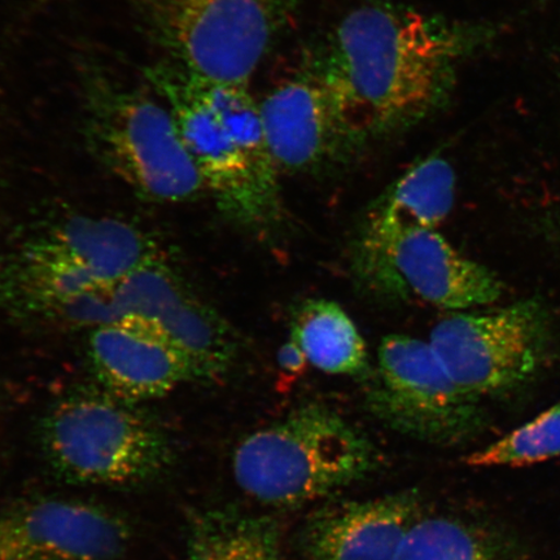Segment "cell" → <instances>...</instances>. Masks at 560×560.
Returning <instances> with one entry per match:
<instances>
[{
	"mask_svg": "<svg viewBox=\"0 0 560 560\" xmlns=\"http://www.w3.org/2000/svg\"><path fill=\"white\" fill-rule=\"evenodd\" d=\"M497 33L492 25L446 24L385 5L349 12L322 77L349 138L384 135L429 114L450 90L458 62Z\"/></svg>",
	"mask_w": 560,
	"mask_h": 560,
	"instance_id": "6da1fadb",
	"label": "cell"
},
{
	"mask_svg": "<svg viewBox=\"0 0 560 560\" xmlns=\"http://www.w3.org/2000/svg\"><path fill=\"white\" fill-rule=\"evenodd\" d=\"M147 77L222 212L252 231L275 225L280 172L248 88L215 85L177 66L152 68Z\"/></svg>",
	"mask_w": 560,
	"mask_h": 560,
	"instance_id": "7a4b0ae2",
	"label": "cell"
},
{
	"mask_svg": "<svg viewBox=\"0 0 560 560\" xmlns=\"http://www.w3.org/2000/svg\"><path fill=\"white\" fill-rule=\"evenodd\" d=\"M159 256L158 244L128 221L75 215L13 252L0 270V301L20 317L50 320L74 300Z\"/></svg>",
	"mask_w": 560,
	"mask_h": 560,
	"instance_id": "3957f363",
	"label": "cell"
},
{
	"mask_svg": "<svg viewBox=\"0 0 560 560\" xmlns=\"http://www.w3.org/2000/svg\"><path fill=\"white\" fill-rule=\"evenodd\" d=\"M380 466L371 440L348 420L307 405L236 447L237 486L265 505L295 508L366 479Z\"/></svg>",
	"mask_w": 560,
	"mask_h": 560,
	"instance_id": "277c9868",
	"label": "cell"
},
{
	"mask_svg": "<svg viewBox=\"0 0 560 560\" xmlns=\"http://www.w3.org/2000/svg\"><path fill=\"white\" fill-rule=\"evenodd\" d=\"M42 452L59 479L74 486L143 485L171 467L170 438L136 404L104 389L61 397L39 425Z\"/></svg>",
	"mask_w": 560,
	"mask_h": 560,
	"instance_id": "5b68a950",
	"label": "cell"
},
{
	"mask_svg": "<svg viewBox=\"0 0 560 560\" xmlns=\"http://www.w3.org/2000/svg\"><path fill=\"white\" fill-rule=\"evenodd\" d=\"M136 320L173 342L190 361L196 380L226 375L237 357V341L225 320L188 289L163 256L130 275L62 307L50 322L94 328Z\"/></svg>",
	"mask_w": 560,
	"mask_h": 560,
	"instance_id": "8992f818",
	"label": "cell"
},
{
	"mask_svg": "<svg viewBox=\"0 0 560 560\" xmlns=\"http://www.w3.org/2000/svg\"><path fill=\"white\" fill-rule=\"evenodd\" d=\"M174 66L215 85L248 88L282 30L290 0H132Z\"/></svg>",
	"mask_w": 560,
	"mask_h": 560,
	"instance_id": "52a82bcc",
	"label": "cell"
},
{
	"mask_svg": "<svg viewBox=\"0 0 560 560\" xmlns=\"http://www.w3.org/2000/svg\"><path fill=\"white\" fill-rule=\"evenodd\" d=\"M86 135L96 156L140 198L175 205L206 190L170 108L149 96L94 82L88 94Z\"/></svg>",
	"mask_w": 560,
	"mask_h": 560,
	"instance_id": "ba28073f",
	"label": "cell"
},
{
	"mask_svg": "<svg viewBox=\"0 0 560 560\" xmlns=\"http://www.w3.org/2000/svg\"><path fill=\"white\" fill-rule=\"evenodd\" d=\"M430 345L466 395L508 394L532 380L550 348V317L538 300L486 313H457L432 328Z\"/></svg>",
	"mask_w": 560,
	"mask_h": 560,
	"instance_id": "9c48e42d",
	"label": "cell"
},
{
	"mask_svg": "<svg viewBox=\"0 0 560 560\" xmlns=\"http://www.w3.org/2000/svg\"><path fill=\"white\" fill-rule=\"evenodd\" d=\"M366 377L371 415L402 435L453 444L480 424L478 400L453 381L429 340L385 336Z\"/></svg>",
	"mask_w": 560,
	"mask_h": 560,
	"instance_id": "30bf717a",
	"label": "cell"
},
{
	"mask_svg": "<svg viewBox=\"0 0 560 560\" xmlns=\"http://www.w3.org/2000/svg\"><path fill=\"white\" fill-rule=\"evenodd\" d=\"M354 271L377 296L446 311L478 310L503 295L493 271L460 255L436 230L409 231L381 242L357 241Z\"/></svg>",
	"mask_w": 560,
	"mask_h": 560,
	"instance_id": "8fae6325",
	"label": "cell"
},
{
	"mask_svg": "<svg viewBox=\"0 0 560 560\" xmlns=\"http://www.w3.org/2000/svg\"><path fill=\"white\" fill-rule=\"evenodd\" d=\"M130 541L128 522L95 503L35 497L0 510V560H117Z\"/></svg>",
	"mask_w": 560,
	"mask_h": 560,
	"instance_id": "7c38bea8",
	"label": "cell"
},
{
	"mask_svg": "<svg viewBox=\"0 0 560 560\" xmlns=\"http://www.w3.org/2000/svg\"><path fill=\"white\" fill-rule=\"evenodd\" d=\"M88 354L102 389L130 404L158 400L198 381L190 361L173 342L136 320L91 328Z\"/></svg>",
	"mask_w": 560,
	"mask_h": 560,
	"instance_id": "4fadbf2b",
	"label": "cell"
},
{
	"mask_svg": "<svg viewBox=\"0 0 560 560\" xmlns=\"http://www.w3.org/2000/svg\"><path fill=\"white\" fill-rule=\"evenodd\" d=\"M419 517L416 490L331 503L305 522L301 549L307 560H396Z\"/></svg>",
	"mask_w": 560,
	"mask_h": 560,
	"instance_id": "5bb4252c",
	"label": "cell"
},
{
	"mask_svg": "<svg viewBox=\"0 0 560 560\" xmlns=\"http://www.w3.org/2000/svg\"><path fill=\"white\" fill-rule=\"evenodd\" d=\"M258 107L279 172L319 170L353 143L324 79L282 82L258 103Z\"/></svg>",
	"mask_w": 560,
	"mask_h": 560,
	"instance_id": "9a60e30c",
	"label": "cell"
},
{
	"mask_svg": "<svg viewBox=\"0 0 560 560\" xmlns=\"http://www.w3.org/2000/svg\"><path fill=\"white\" fill-rule=\"evenodd\" d=\"M450 160L433 153L406 171L373 207L359 240L388 241L415 230H436L450 215L455 198Z\"/></svg>",
	"mask_w": 560,
	"mask_h": 560,
	"instance_id": "2e32d148",
	"label": "cell"
},
{
	"mask_svg": "<svg viewBox=\"0 0 560 560\" xmlns=\"http://www.w3.org/2000/svg\"><path fill=\"white\" fill-rule=\"evenodd\" d=\"M291 339L303 349L311 365L326 374L370 373L366 342L352 318L334 301H304L293 314Z\"/></svg>",
	"mask_w": 560,
	"mask_h": 560,
	"instance_id": "e0dca14e",
	"label": "cell"
},
{
	"mask_svg": "<svg viewBox=\"0 0 560 560\" xmlns=\"http://www.w3.org/2000/svg\"><path fill=\"white\" fill-rule=\"evenodd\" d=\"M187 560H283L280 529L269 516L208 510L192 517Z\"/></svg>",
	"mask_w": 560,
	"mask_h": 560,
	"instance_id": "ac0fdd59",
	"label": "cell"
},
{
	"mask_svg": "<svg viewBox=\"0 0 560 560\" xmlns=\"http://www.w3.org/2000/svg\"><path fill=\"white\" fill-rule=\"evenodd\" d=\"M396 560H509L467 524L450 517H419Z\"/></svg>",
	"mask_w": 560,
	"mask_h": 560,
	"instance_id": "d6986e66",
	"label": "cell"
},
{
	"mask_svg": "<svg viewBox=\"0 0 560 560\" xmlns=\"http://www.w3.org/2000/svg\"><path fill=\"white\" fill-rule=\"evenodd\" d=\"M560 457V402L466 458L472 467H524Z\"/></svg>",
	"mask_w": 560,
	"mask_h": 560,
	"instance_id": "ffe728a7",
	"label": "cell"
},
{
	"mask_svg": "<svg viewBox=\"0 0 560 560\" xmlns=\"http://www.w3.org/2000/svg\"><path fill=\"white\" fill-rule=\"evenodd\" d=\"M278 365L283 373L291 375H301L304 373L310 361H307L303 349L300 348L295 340L285 341L278 350Z\"/></svg>",
	"mask_w": 560,
	"mask_h": 560,
	"instance_id": "44dd1931",
	"label": "cell"
}]
</instances>
